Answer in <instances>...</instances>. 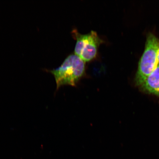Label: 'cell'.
I'll use <instances>...</instances> for the list:
<instances>
[{
	"instance_id": "obj_4",
	"label": "cell",
	"mask_w": 159,
	"mask_h": 159,
	"mask_svg": "<svg viewBox=\"0 0 159 159\" xmlns=\"http://www.w3.org/2000/svg\"><path fill=\"white\" fill-rule=\"evenodd\" d=\"M140 86L145 91L159 96V66L148 75Z\"/></svg>"
},
{
	"instance_id": "obj_1",
	"label": "cell",
	"mask_w": 159,
	"mask_h": 159,
	"mask_svg": "<svg viewBox=\"0 0 159 159\" xmlns=\"http://www.w3.org/2000/svg\"><path fill=\"white\" fill-rule=\"evenodd\" d=\"M43 70L53 75L57 89L63 85L76 86L77 83L86 75L85 62L75 53L69 55L58 68Z\"/></svg>"
},
{
	"instance_id": "obj_3",
	"label": "cell",
	"mask_w": 159,
	"mask_h": 159,
	"mask_svg": "<svg viewBox=\"0 0 159 159\" xmlns=\"http://www.w3.org/2000/svg\"><path fill=\"white\" fill-rule=\"evenodd\" d=\"M73 39L76 40L75 54L85 62L94 59L98 54L99 46L104 42L96 31L91 30L86 34H82L76 29L71 32Z\"/></svg>"
},
{
	"instance_id": "obj_5",
	"label": "cell",
	"mask_w": 159,
	"mask_h": 159,
	"mask_svg": "<svg viewBox=\"0 0 159 159\" xmlns=\"http://www.w3.org/2000/svg\"><path fill=\"white\" fill-rule=\"evenodd\" d=\"M157 57L158 65L159 66V45L158 50L157 56Z\"/></svg>"
},
{
	"instance_id": "obj_2",
	"label": "cell",
	"mask_w": 159,
	"mask_h": 159,
	"mask_svg": "<svg viewBox=\"0 0 159 159\" xmlns=\"http://www.w3.org/2000/svg\"><path fill=\"white\" fill-rule=\"evenodd\" d=\"M159 40L152 33L147 37L143 53L139 61L135 82L141 86L145 80L151 74L158 66L157 52Z\"/></svg>"
}]
</instances>
